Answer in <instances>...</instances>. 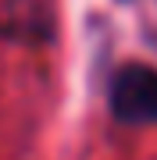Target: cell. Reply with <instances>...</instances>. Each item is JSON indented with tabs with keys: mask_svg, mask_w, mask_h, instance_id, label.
I'll use <instances>...</instances> for the list:
<instances>
[{
	"mask_svg": "<svg viewBox=\"0 0 157 160\" xmlns=\"http://www.w3.org/2000/svg\"><path fill=\"white\" fill-rule=\"evenodd\" d=\"M0 39L43 46L54 39L50 0H0Z\"/></svg>",
	"mask_w": 157,
	"mask_h": 160,
	"instance_id": "7a4b0ae2",
	"label": "cell"
},
{
	"mask_svg": "<svg viewBox=\"0 0 157 160\" xmlns=\"http://www.w3.org/2000/svg\"><path fill=\"white\" fill-rule=\"evenodd\" d=\"M107 110L125 128L157 125V68L128 61L107 82Z\"/></svg>",
	"mask_w": 157,
	"mask_h": 160,
	"instance_id": "6da1fadb",
	"label": "cell"
}]
</instances>
